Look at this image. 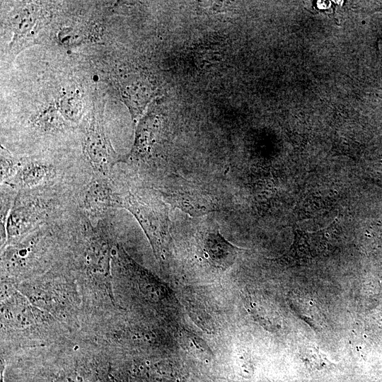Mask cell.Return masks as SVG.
I'll list each match as a JSON object with an SVG mask.
<instances>
[{
  "label": "cell",
  "mask_w": 382,
  "mask_h": 382,
  "mask_svg": "<svg viewBox=\"0 0 382 382\" xmlns=\"http://www.w3.org/2000/svg\"><path fill=\"white\" fill-rule=\"evenodd\" d=\"M121 209L129 211L137 219L154 251L161 255L169 236L168 208L151 189L129 187L117 181Z\"/></svg>",
  "instance_id": "6da1fadb"
},
{
  "label": "cell",
  "mask_w": 382,
  "mask_h": 382,
  "mask_svg": "<svg viewBox=\"0 0 382 382\" xmlns=\"http://www.w3.org/2000/svg\"><path fill=\"white\" fill-rule=\"evenodd\" d=\"M93 110L81 130L82 158L93 174L110 176L120 158L106 134L101 116Z\"/></svg>",
  "instance_id": "7a4b0ae2"
},
{
  "label": "cell",
  "mask_w": 382,
  "mask_h": 382,
  "mask_svg": "<svg viewBox=\"0 0 382 382\" xmlns=\"http://www.w3.org/2000/svg\"><path fill=\"white\" fill-rule=\"evenodd\" d=\"M79 207L83 214L96 221L111 216L112 212L121 209L120 190L112 174H93L81 192Z\"/></svg>",
  "instance_id": "3957f363"
},
{
  "label": "cell",
  "mask_w": 382,
  "mask_h": 382,
  "mask_svg": "<svg viewBox=\"0 0 382 382\" xmlns=\"http://www.w3.org/2000/svg\"><path fill=\"white\" fill-rule=\"evenodd\" d=\"M42 18L40 8L35 4H26L14 11L10 18L13 33L11 46L17 50L30 40L38 30Z\"/></svg>",
  "instance_id": "277c9868"
},
{
  "label": "cell",
  "mask_w": 382,
  "mask_h": 382,
  "mask_svg": "<svg viewBox=\"0 0 382 382\" xmlns=\"http://www.w3.org/2000/svg\"><path fill=\"white\" fill-rule=\"evenodd\" d=\"M162 199L191 216H202L218 211L216 204L207 197L187 191H160Z\"/></svg>",
  "instance_id": "5b68a950"
},
{
  "label": "cell",
  "mask_w": 382,
  "mask_h": 382,
  "mask_svg": "<svg viewBox=\"0 0 382 382\" xmlns=\"http://www.w3.org/2000/svg\"><path fill=\"white\" fill-rule=\"evenodd\" d=\"M326 239L320 232H298L289 252L288 257L292 261H306L320 255L325 248Z\"/></svg>",
  "instance_id": "8992f818"
},
{
  "label": "cell",
  "mask_w": 382,
  "mask_h": 382,
  "mask_svg": "<svg viewBox=\"0 0 382 382\" xmlns=\"http://www.w3.org/2000/svg\"><path fill=\"white\" fill-rule=\"evenodd\" d=\"M208 231L204 244L210 259L221 266L229 265L235 257L236 248L226 240L218 230Z\"/></svg>",
  "instance_id": "52a82bcc"
},
{
  "label": "cell",
  "mask_w": 382,
  "mask_h": 382,
  "mask_svg": "<svg viewBox=\"0 0 382 382\" xmlns=\"http://www.w3.org/2000/svg\"><path fill=\"white\" fill-rule=\"evenodd\" d=\"M330 1H317L318 8H321V9L328 8L330 6Z\"/></svg>",
  "instance_id": "ba28073f"
}]
</instances>
